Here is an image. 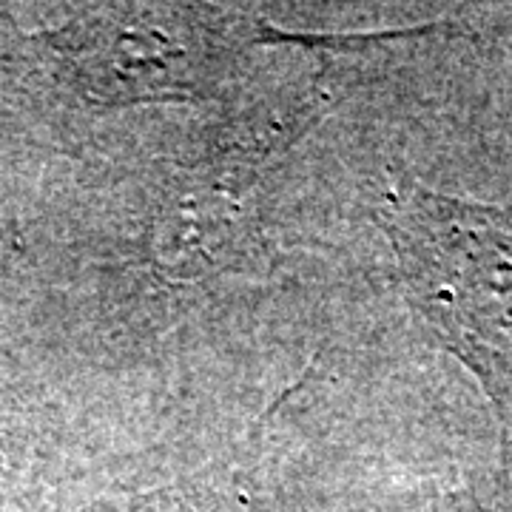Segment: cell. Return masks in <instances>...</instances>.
I'll return each instance as SVG.
<instances>
[{"label":"cell","mask_w":512,"mask_h":512,"mask_svg":"<svg viewBox=\"0 0 512 512\" xmlns=\"http://www.w3.org/2000/svg\"><path fill=\"white\" fill-rule=\"evenodd\" d=\"M379 222L416 311L493 390L512 384V205L416 183L387 191Z\"/></svg>","instance_id":"6da1fadb"},{"label":"cell","mask_w":512,"mask_h":512,"mask_svg":"<svg viewBox=\"0 0 512 512\" xmlns=\"http://www.w3.org/2000/svg\"><path fill=\"white\" fill-rule=\"evenodd\" d=\"M217 20L194 9H123L92 18L69 37L86 92L100 100L194 97L220 66Z\"/></svg>","instance_id":"7a4b0ae2"},{"label":"cell","mask_w":512,"mask_h":512,"mask_svg":"<svg viewBox=\"0 0 512 512\" xmlns=\"http://www.w3.org/2000/svg\"><path fill=\"white\" fill-rule=\"evenodd\" d=\"M234 171H217V163L194 171L171 197L157 225L154 248L171 274L194 276L220 271L237 262L248 242V214L242 200V180L231 183Z\"/></svg>","instance_id":"3957f363"}]
</instances>
